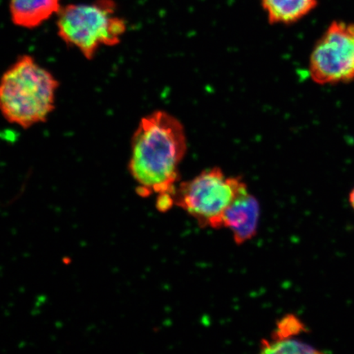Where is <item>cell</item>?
<instances>
[{
    "label": "cell",
    "mask_w": 354,
    "mask_h": 354,
    "mask_svg": "<svg viewBox=\"0 0 354 354\" xmlns=\"http://www.w3.org/2000/svg\"><path fill=\"white\" fill-rule=\"evenodd\" d=\"M187 149V136L178 119L162 111L142 118L132 136L129 162L139 196H174Z\"/></svg>",
    "instance_id": "6da1fadb"
},
{
    "label": "cell",
    "mask_w": 354,
    "mask_h": 354,
    "mask_svg": "<svg viewBox=\"0 0 354 354\" xmlns=\"http://www.w3.org/2000/svg\"><path fill=\"white\" fill-rule=\"evenodd\" d=\"M59 86L50 71L33 57L21 55L0 79V112L24 129L46 122L55 110Z\"/></svg>",
    "instance_id": "7a4b0ae2"
},
{
    "label": "cell",
    "mask_w": 354,
    "mask_h": 354,
    "mask_svg": "<svg viewBox=\"0 0 354 354\" xmlns=\"http://www.w3.org/2000/svg\"><path fill=\"white\" fill-rule=\"evenodd\" d=\"M57 34L66 46L77 48L88 60L103 46H116L127 30L113 0L68 4L57 13Z\"/></svg>",
    "instance_id": "3957f363"
},
{
    "label": "cell",
    "mask_w": 354,
    "mask_h": 354,
    "mask_svg": "<svg viewBox=\"0 0 354 354\" xmlns=\"http://www.w3.org/2000/svg\"><path fill=\"white\" fill-rule=\"evenodd\" d=\"M248 192L241 177L225 176L214 167L176 187L174 202L201 227L218 230L223 228L225 212Z\"/></svg>",
    "instance_id": "277c9868"
},
{
    "label": "cell",
    "mask_w": 354,
    "mask_h": 354,
    "mask_svg": "<svg viewBox=\"0 0 354 354\" xmlns=\"http://www.w3.org/2000/svg\"><path fill=\"white\" fill-rule=\"evenodd\" d=\"M309 73L318 85L354 79V24L333 21L318 39L309 60Z\"/></svg>",
    "instance_id": "5b68a950"
},
{
    "label": "cell",
    "mask_w": 354,
    "mask_h": 354,
    "mask_svg": "<svg viewBox=\"0 0 354 354\" xmlns=\"http://www.w3.org/2000/svg\"><path fill=\"white\" fill-rule=\"evenodd\" d=\"M259 218L258 199L248 192L239 197L225 212L223 228L231 231L237 245H243L256 236Z\"/></svg>",
    "instance_id": "8992f818"
},
{
    "label": "cell",
    "mask_w": 354,
    "mask_h": 354,
    "mask_svg": "<svg viewBox=\"0 0 354 354\" xmlns=\"http://www.w3.org/2000/svg\"><path fill=\"white\" fill-rule=\"evenodd\" d=\"M61 0H10L11 19L16 26L34 29L57 15Z\"/></svg>",
    "instance_id": "52a82bcc"
},
{
    "label": "cell",
    "mask_w": 354,
    "mask_h": 354,
    "mask_svg": "<svg viewBox=\"0 0 354 354\" xmlns=\"http://www.w3.org/2000/svg\"><path fill=\"white\" fill-rule=\"evenodd\" d=\"M270 24H292L317 7V0H261Z\"/></svg>",
    "instance_id": "ba28073f"
},
{
    "label": "cell",
    "mask_w": 354,
    "mask_h": 354,
    "mask_svg": "<svg viewBox=\"0 0 354 354\" xmlns=\"http://www.w3.org/2000/svg\"><path fill=\"white\" fill-rule=\"evenodd\" d=\"M263 353H321L311 345L299 342L295 338L281 339H264L261 343Z\"/></svg>",
    "instance_id": "9c48e42d"
},
{
    "label": "cell",
    "mask_w": 354,
    "mask_h": 354,
    "mask_svg": "<svg viewBox=\"0 0 354 354\" xmlns=\"http://www.w3.org/2000/svg\"><path fill=\"white\" fill-rule=\"evenodd\" d=\"M306 326L295 315H287L277 323L271 339H291L306 331Z\"/></svg>",
    "instance_id": "30bf717a"
},
{
    "label": "cell",
    "mask_w": 354,
    "mask_h": 354,
    "mask_svg": "<svg viewBox=\"0 0 354 354\" xmlns=\"http://www.w3.org/2000/svg\"><path fill=\"white\" fill-rule=\"evenodd\" d=\"M348 203L349 205H351L352 209L354 210V187L348 194Z\"/></svg>",
    "instance_id": "8fae6325"
}]
</instances>
